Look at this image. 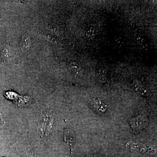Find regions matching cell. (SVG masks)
Instances as JSON below:
<instances>
[{"label": "cell", "mask_w": 157, "mask_h": 157, "mask_svg": "<svg viewBox=\"0 0 157 157\" xmlns=\"http://www.w3.org/2000/svg\"><path fill=\"white\" fill-rule=\"evenodd\" d=\"M147 124V119L144 116H139L130 121L131 128L134 131H138L144 128Z\"/></svg>", "instance_id": "1"}, {"label": "cell", "mask_w": 157, "mask_h": 157, "mask_svg": "<svg viewBox=\"0 0 157 157\" xmlns=\"http://www.w3.org/2000/svg\"><path fill=\"white\" fill-rule=\"evenodd\" d=\"M91 105L93 109L100 114H103L107 111V105L100 98H94L91 102Z\"/></svg>", "instance_id": "2"}, {"label": "cell", "mask_w": 157, "mask_h": 157, "mask_svg": "<svg viewBox=\"0 0 157 157\" xmlns=\"http://www.w3.org/2000/svg\"><path fill=\"white\" fill-rule=\"evenodd\" d=\"M13 51L11 46L8 44H3L1 47V56L4 61L7 62L12 59Z\"/></svg>", "instance_id": "3"}, {"label": "cell", "mask_w": 157, "mask_h": 157, "mask_svg": "<svg viewBox=\"0 0 157 157\" xmlns=\"http://www.w3.org/2000/svg\"><path fill=\"white\" fill-rule=\"evenodd\" d=\"M64 140L68 146H73V144L75 143V137L73 132L69 129H66L64 135Z\"/></svg>", "instance_id": "4"}, {"label": "cell", "mask_w": 157, "mask_h": 157, "mask_svg": "<svg viewBox=\"0 0 157 157\" xmlns=\"http://www.w3.org/2000/svg\"><path fill=\"white\" fill-rule=\"evenodd\" d=\"M29 42L30 40L29 37H25L21 41V47H22V48H28L29 47V44H30Z\"/></svg>", "instance_id": "5"}]
</instances>
